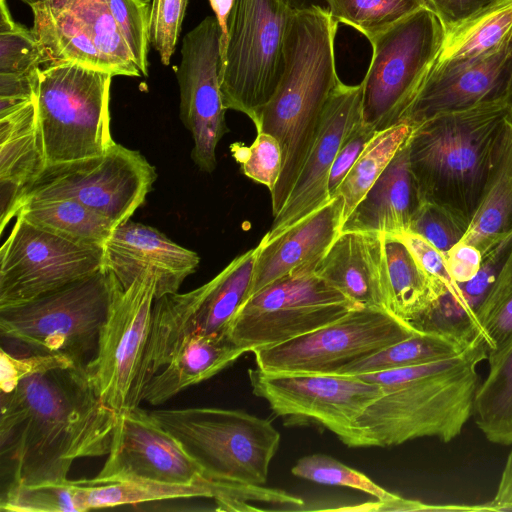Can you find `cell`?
<instances>
[{"label": "cell", "instance_id": "1", "mask_svg": "<svg viewBox=\"0 0 512 512\" xmlns=\"http://www.w3.org/2000/svg\"><path fill=\"white\" fill-rule=\"evenodd\" d=\"M0 391L2 489L65 482L76 460L109 453L116 411L86 364L41 370Z\"/></svg>", "mask_w": 512, "mask_h": 512}, {"label": "cell", "instance_id": "2", "mask_svg": "<svg viewBox=\"0 0 512 512\" xmlns=\"http://www.w3.org/2000/svg\"><path fill=\"white\" fill-rule=\"evenodd\" d=\"M487 356L488 347L476 334L455 356L360 374L382 386L383 393L355 419L342 443L390 447L423 437L444 443L455 439L473 415L477 367Z\"/></svg>", "mask_w": 512, "mask_h": 512}, {"label": "cell", "instance_id": "3", "mask_svg": "<svg viewBox=\"0 0 512 512\" xmlns=\"http://www.w3.org/2000/svg\"><path fill=\"white\" fill-rule=\"evenodd\" d=\"M338 24L327 8L314 3L291 13L282 76L256 129L275 137L282 151L280 177L270 193L273 217L286 203L341 81L334 48Z\"/></svg>", "mask_w": 512, "mask_h": 512}, {"label": "cell", "instance_id": "4", "mask_svg": "<svg viewBox=\"0 0 512 512\" xmlns=\"http://www.w3.org/2000/svg\"><path fill=\"white\" fill-rule=\"evenodd\" d=\"M512 113L506 99L435 115L412 127L410 167L423 202L468 227L498 159Z\"/></svg>", "mask_w": 512, "mask_h": 512}, {"label": "cell", "instance_id": "5", "mask_svg": "<svg viewBox=\"0 0 512 512\" xmlns=\"http://www.w3.org/2000/svg\"><path fill=\"white\" fill-rule=\"evenodd\" d=\"M120 286L103 266L33 299L0 306L1 337L20 351L13 355H60L85 363L96 352L100 330Z\"/></svg>", "mask_w": 512, "mask_h": 512}, {"label": "cell", "instance_id": "6", "mask_svg": "<svg viewBox=\"0 0 512 512\" xmlns=\"http://www.w3.org/2000/svg\"><path fill=\"white\" fill-rule=\"evenodd\" d=\"M195 461L205 480L262 485L280 444L267 419L240 410L195 407L150 411Z\"/></svg>", "mask_w": 512, "mask_h": 512}, {"label": "cell", "instance_id": "7", "mask_svg": "<svg viewBox=\"0 0 512 512\" xmlns=\"http://www.w3.org/2000/svg\"><path fill=\"white\" fill-rule=\"evenodd\" d=\"M292 11L286 0H235L229 17L219 75L223 104L256 129L282 76Z\"/></svg>", "mask_w": 512, "mask_h": 512}, {"label": "cell", "instance_id": "8", "mask_svg": "<svg viewBox=\"0 0 512 512\" xmlns=\"http://www.w3.org/2000/svg\"><path fill=\"white\" fill-rule=\"evenodd\" d=\"M113 77L73 63L41 69L37 110L47 166L101 155L115 143L109 112Z\"/></svg>", "mask_w": 512, "mask_h": 512}, {"label": "cell", "instance_id": "9", "mask_svg": "<svg viewBox=\"0 0 512 512\" xmlns=\"http://www.w3.org/2000/svg\"><path fill=\"white\" fill-rule=\"evenodd\" d=\"M444 28L422 7L368 41L372 54L362 80V121L379 132L403 123L413 100L433 68Z\"/></svg>", "mask_w": 512, "mask_h": 512}, {"label": "cell", "instance_id": "10", "mask_svg": "<svg viewBox=\"0 0 512 512\" xmlns=\"http://www.w3.org/2000/svg\"><path fill=\"white\" fill-rule=\"evenodd\" d=\"M258 245L235 257L202 286L154 302L150 339L141 376L142 389L191 335L229 336L230 325L249 297Z\"/></svg>", "mask_w": 512, "mask_h": 512}, {"label": "cell", "instance_id": "11", "mask_svg": "<svg viewBox=\"0 0 512 512\" xmlns=\"http://www.w3.org/2000/svg\"><path fill=\"white\" fill-rule=\"evenodd\" d=\"M356 307L360 306L315 272L302 271L251 295L236 313L228 335L252 352L316 330Z\"/></svg>", "mask_w": 512, "mask_h": 512}, {"label": "cell", "instance_id": "12", "mask_svg": "<svg viewBox=\"0 0 512 512\" xmlns=\"http://www.w3.org/2000/svg\"><path fill=\"white\" fill-rule=\"evenodd\" d=\"M156 178L154 166L139 151L114 143L101 155L47 166L23 203L30 199H72L117 227L144 204Z\"/></svg>", "mask_w": 512, "mask_h": 512}, {"label": "cell", "instance_id": "13", "mask_svg": "<svg viewBox=\"0 0 512 512\" xmlns=\"http://www.w3.org/2000/svg\"><path fill=\"white\" fill-rule=\"evenodd\" d=\"M156 279L145 272L116 291L96 352L86 369L101 400L115 411L138 407L141 376L150 339Z\"/></svg>", "mask_w": 512, "mask_h": 512}, {"label": "cell", "instance_id": "14", "mask_svg": "<svg viewBox=\"0 0 512 512\" xmlns=\"http://www.w3.org/2000/svg\"><path fill=\"white\" fill-rule=\"evenodd\" d=\"M418 331L384 309L356 307L316 330L252 353L265 372L338 373Z\"/></svg>", "mask_w": 512, "mask_h": 512}, {"label": "cell", "instance_id": "15", "mask_svg": "<svg viewBox=\"0 0 512 512\" xmlns=\"http://www.w3.org/2000/svg\"><path fill=\"white\" fill-rule=\"evenodd\" d=\"M103 266V247L62 238L17 216L0 249V306L33 299Z\"/></svg>", "mask_w": 512, "mask_h": 512}, {"label": "cell", "instance_id": "16", "mask_svg": "<svg viewBox=\"0 0 512 512\" xmlns=\"http://www.w3.org/2000/svg\"><path fill=\"white\" fill-rule=\"evenodd\" d=\"M254 395L263 398L278 416L313 422L342 442L355 419L382 393V386L357 375L338 373H280L248 370Z\"/></svg>", "mask_w": 512, "mask_h": 512}, {"label": "cell", "instance_id": "17", "mask_svg": "<svg viewBox=\"0 0 512 512\" xmlns=\"http://www.w3.org/2000/svg\"><path fill=\"white\" fill-rule=\"evenodd\" d=\"M222 33L217 19L205 17L183 38L176 69L180 91V119L191 132V158L203 172L217 165L216 148L229 131L220 90Z\"/></svg>", "mask_w": 512, "mask_h": 512}, {"label": "cell", "instance_id": "18", "mask_svg": "<svg viewBox=\"0 0 512 512\" xmlns=\"http://www.w3.org/2000/svg\"><path fill=\"white\" fill-rule=\"evenodd\" d=\"M106 461L92 482L148 481L196 484L201 469L180 442L139 406L116 411Z\"/></svg>", "mask_w": 512, "mask_h": 512}, {"label": "cell", "instance_id": "19", "mask_svg": "<svg viewBox=\"0 0 512 512\" xmlns=\"http://www.w3.org/2000/svg\"><path fill=\"white\" fill-rule=\"evenodd\" d=\"M362 118V87L340 81L326 105L321 124L299 176L270 230L268 242L309 216L331 199L328 179L337 152L351 128Z\"/></svg>", "mask_w": 512, "mask_h": 512}, {"label": "cell", "instance_id": "20", "mask_svg": "<svg viewBox=\"0 0 512 512\" xmlns=\"http://www.w3.org/2000/svg\"><path fill=\"white\" fill-rule=\"evenodd\" d=\"M104 267L129 287L145 272L156 279V299L178 292L200 263L199 255L154 227L128 220L112 231L104 246Z\"/></svg>", "mask_w": 512, "mask_h": 512}, {"label": "cell", "instance_id": "21", "mask_svg": "<svg viewBox=\"0 0 512 512\" xmlns=\"http://www.w3.org/2000/svg\"><path fill=\"white\" fill-rule=\"evenodd\" d=\"M512 77V36L482 59L452 72L428 77L403 123L414 127L441 113L506 99Z\"/></svg>", "mask_w": 512, "mask_h": 512}, {"label": "cell", "instance_id": "22", "mask_svg": "<svg viewBox=\"0 0 512 512\" xmlns=\"http://www.w3.org/2000/svg\"><path fill=\"white\" fill-rule=\"evenodd\" d=\"M343 208V198L336 195L272 240H261L249 297L287 275L315 272L317 264L341 232Z\"/></svg>", "mask_w": 512, "mask_h": 512}, {"label": "cell", "instance_id": "23", "mask_svg": "<svg viewBox=\"0 0 512 512\" xmlns=\"http://www.w3.org/2000/svg\"><path fill=\"white\" fill-rule=\"evenodd\" d=\"M315 273L356 305L388 311L384 233L340 232Z\"/></svg>", "mask_w": 512, "mask_h": 512}, {"label": "cell", "instance_id": "24", "mask_svg": "<svg viewBox=\"0 0 512 512\" xmlns=\"http://www.w3.org/2000/svg\"><path fill=\"white\" fill-rule=\"evenodd\" d=\"M47 167L37 98L0 112V231Z\"/></svg>", "mask_w": 512, "mask_h": 512}, {"label": "cell", "instance_id": "25", "mask_svg": "<svg viewBox=\"0 0 512 512\" xmlns=\"http://www.w3.org/2000/svg\"><path fill=\"white\" fill-rule=\"evenodd\" d=\"M407 141L343 222L341 232L397 235L409 230L423 201L410 167Z\"/></svg>", "mask_w": 512, "mask_h": 512}, {"label": "cell", "instance_id": "26", "mask_svg": "<svg viewBox=\"0 0 512 512\" xmlns=\"http://www.w3.org/2000/svg\"><path fill=\"white\" fill-rule=\"evenodd\" d=\"M247 352L229 336L191 335L148 382L142 401L161 405L187 387L213 377Z\"/></svg>", "mask_w": 512, "mask_h": 512}, {"label": "cell", "instance_id": "27", "mask_svg": "<svg viewBox=\"0 0 512 512\" xmlns=\"http://www.w3.org/2000/svg\"><path fill=\"white\" fill-rule=\"evenodd\" d=\"M443 28L439 55L427 78L472 64L498 49L512 36V0H497Z\"/></svg>", "mask_w": 512, "mask_h": 512}, {"label": "cell", "instance_id": "28", "mask_svg": "<svg viewBox=\"0 0 512 512\" xmlns=\"http://www.w3.org/2000/svg\"><path fill=\"white\" fill-rule=\"evenodd\" d=\"M32 30L41 46L43 67L79 64L113 76L124 71L95 46L80 20L68 9H33Z\"/></svg>", "mask_w": 512, "mask_h": 512}, {"label": "cell", "instance_id": "29", "mask_svg": "<svg viewBox=\"0 0 512 512\" xmlns=\"http://www.w3.org/2000/svg\"><path fill=\"white\" fill-rule=\"evenodd\" d=\"M384 247L388 275L387 310L412 325L425 316L448 289L422 269L397 236L384 234Z\"/></svg>", "mask_w": 512, "mask_h": 512}, {"label": "cell", "instance_id": "30", "mask_svg": "<svg viewBox=\"0 0 512 512\" xmlns=\"http://www.w3.org/2000/svg\"><path fill=\"white\" fill-rule=\"evenodd\" d=\"M512 232V118L496 164L460 242L482 254Z\"/></svg>", "mask_w": 512, "mask_h": 512}, {"label": "cell", "instance_id": "31", "mask_svg": "<svg viewBox=\"0 0 512 512\" xmlns=\"http://www.w3.org/2000/svg\"><path fill=\"white\" fill-rule=\"evenodd\" d=\"M489 370L479 383L473 407L478 429L491 443L512 445V335L488 351Z\"/></svg>", "mask_w": 512, "mask_h": 512}, {"label": "cell", "instance_id": "32", "mask_svg": "<svg viewBox=\"0 0 512 512\" xmlns=\"http://www.w3.org/2000/svg\"><path fill=\"white\" fill-rule=\"evenodd\" d=\"M17 216L62 238L90 246L103 247L116 228L108 219L66 198L27 200Z\"/></svg>", "mask_w": 512, "mask_h": 512}, {"label": "cell", "instance_id": "33", "mask_svg": "<svg viewBox=\"0 0 512 512\" xmlns=\"http://www.w3.org/2000/svg\"><path fill=\"white\" fill-rule=\"evenodd\" d=\"M474 337L447 331H418L350 363L338 374H367L449 358L465 350Z\"/></svg>", "mask_w": 512, "mask_h": 512}, {"label": "cell", "instance_id": "34", "mask_svg": "<svg viewBox=\"0 0 512 512\" xmlns=\"http://www.w3.org/2000/svg\"><path fill=\"white\" fill-rule=\"evenodd\" d=\"M79 512L122 505L141 504L185 498H212L207 480L196 484H168L148 481H121L96 483L77 480Z\"/></svg>", "mask_w": 512, "mask_h": 512}, {"label": "cell", "instance_id": "35", "mask_svg": "<svg viewBox=\"0 0 512 512\" xmlns=\"http://www.w3.org/2000/svg\"><path fill=\"white\" fill-rule=\"evenodd\" d=\"M411 132L410 125L401 123L377 132L367 144L336 193L344 201L343 222L379 178Z\"/></svg>", "mask_w": 512, "mask_h": 512}, {"label": "cell", "instance_id": "36", "mask_svg": "<svg viewBox=\"0 0 512 512\" xmlns=\"http://www.w3.org/2000/svg\"><path fill=\"white\" fill-rule=\"evenodd\" d=\"M66 9L80 20L95 46L119 66L125 76L141 75L106 0H70Z\"/></svg>", "mask_w": 512, "mask_h": 512}, {"label": "cell", "instance_id": "37", "mask_svg": "<svg viewBox=\"0 0 512 512\" xmlns=\"http://www.w3.org/2000/svg\"><path fill=\"white\" fill-rule=\"evenodd\" d=\"M332 17L368 40L397 21L428 6L426 0H324Z\"/></svg>", "mask_w": 512, "mask_h": 512}, {"label": "cell", "instance_id": "38", "mask_svg": "<svg viewBox=\"0 0 512 512\" xmlns=\"http://www.w3.org/2000/svg\"><path fill=\"white\" fill-rule=\"evenodd\" d=\"M476 334L492 351L512 335V253L476 311Z\"/></svg>", "mask_w": 512, "mask_h": 512}, {"label": "cell", "instance_id": "39", "mask_svg": "<svg viewBox=\"0 0 512 512\" xmlns=\"http://www.w3.org/2000/svg\"><path fill=\"white\" fill-rule=\"evenodd\" d=\"M43 63V52L32 28L17 22L7 0H0V73H29L42 69Z\"/></svg>", "mask_w": 512, "mask_h": 512}, {"label": "cell", "instance_id": "40", "mask_svg": "<svg viewBox=\"0 0 512 512\" xmlns=\"http://www.w3.org/2000/svg\"><path fill=\"white\" fill-rule=\"evenodd\" d=\"M77 482L35 486L13 485L1 490L0 508L10 512H79Z\"/></svg>", "mask_w": 512, "mask_h": 512}, {"label": "cell", "instance_id": "41", "mask_svg": "<svg viewBox=\"0 0 512 512\" xmlns=\"http://www.w3.org/2000/svg\"><path fill=\"white\" fill-rule=\"evenodd\" d=\"M291 472L299 478L315 483L356 489L370 494L379 501H389L398 496L386 491L360 471L325 454H312L300 458Z\"/></svg>", "mask_w": 512, "mask_h": 512}, {"label": "cell", "instance_id": "42", "mask_svg": "<svg viewBox=\"0 0 512 512\" xmlns=\"http://www.w3.org/2000/svg\"><path fill=\"white\" fill-rule=\"evenodd\" d=\"M231 152L246 177L266 186L270 193L274 190L282 169V151L275 137L257 132L251 145L234 143Z\"/></svg>", "mask_w": 512, "mask_h": 512}, {"label": "cell", "instance_id": "43", "mask_svg": "<svg viewBox=\"0 0 512 512\" xmlns=\"http://www.w3.org/2000/svg\"><path fill=\"white\" fill-rule=\"evenodd\" d=\"M141 75H148L149 0H106Z\"/></svg>", "mask_w": 512, "mask_h": 512}, {"label": "cell", "instance_id": "44", "mask_svg": "<svg viewBox=\"0 0 512 512\" xmlns=\"http://www.w3.org/2000/svg\"><path fill=\"white\" fill-rule=\"evenodd\" d=\"M468 226L446 209L423 202L412 219L408 232L425 239L443 256L465 235Z\"/></svg>", "mask_w": 512, "mask_h": 512}, {"label": "cell", "instance_id": "45", "mask_svg": "<svg viewBox=\"0 0 512 512\" xmlns=\"http://www.w3.org/2000/svg\"><path fill=\"white\" fill-rule=\"evenodd\" d=\"M188 0H152L150 10V45L156 50L163 65L170 64Z\"/></svg>", "mask_w": 512, "mask_h": 512}, {"label": "cell", "instance_id": "46", "mask_svg": "<svg viewBox=\"0 0 512 512\" xmlns=\"http://www.w3.org/2000/svg\"><path fill=\"white\" fill-rule=\"evenodd\" d=\"M395 236L407 246L422 269L434 281L444 285L453 300L465 308L460 288L451 278L443 254L417 234L407 231Z\"/></svg>", "mask_w": 512, "mask_h": 512}, {"label": "cell", "instance_id": "47", "mask_svg": "<svg viewBox=\"0 0 512 512\" xmlns=\"http://www.w3.org/2000/svg\"><path fill=\"white\" fill-rule=\"evenodd\" d=\"M376 133L377 131L365 124L362 118L348 132L330 170L328 179L330 199L335 197L339 186Z\"/></svg>", "mask_w": 512, "mask_h": 512}, {"label": "cell", "instance_id": "48", "mask_svg": "<svg viewBox=\"0 0 512 512\" xmlns=\"http://www.w3.org/2000/svg\"><path fill=\"white\" fill-rule=\"evenodd\" d=\"M72 363L81 362L60 355H13L1 348L0 387L10 385L32 373Z\"/></svg>", "mask_w": 512, "mask_h": 512}, {"label": "cell", "instance_id": "49", "mask_svg": "<svg viewBox=\"0 0 512 512\" xmlns=\"http://www.w3.org/2000/svg\"><path fill=\"white\" fill-rule=\"evenodd\" d=\"M444 259L454 282L464 283L470 281L479 272L482 253L472 245L459 242L444 255Z\"/></svg>", "mask_w": 512, "mask_h": 512}, {"label": "cell", "instance_id": "50", "mask_svg": "<svg viewBox=\"0 0 512 512\" xmlns=\"http://www.w3.org/2000/svg\"><path fill=\"white\" fill-rule=\"evenodd\" d=\"M497 0H426L442 25L463 20Z\"/></svg>", "mask_w": 512, "mask_h": 512}, {"label": "cell", "instance_id": "51", "mask_svg": "<svg viewBox=\"0 0 512 512\" xmlns=\"http://www.w3.org/2000/svg\"><path fill=\"white\" fill-rule=\"evenodd\" d=\"M487 504L492 511H509L512 506V449L508 453L495 496Z\"/></svg>", "mask_w": 512, "mask_h": 512}, {"label": "cell", "instance_id": "52", "mask_svg": "<svg viewBox=\"0 0 512 512\" xmlns=\"http://www.w3.org/2000/svg\"><path fill=\"white\" fill-rule=\"evenodd\" d=\"M235 0H209L222 33V43L227 35L228 21Z\"/></svg>", "mask_w": 512, "mask_h": 512}, {"label": "cell", "instance_id": "53", "mask_svg": "<svg viewBox=\"0 0 512 512\" xmlns=\"http://www.w3.org/2000/svg\"><path fill=\"white\" fill-rule=\"evenodd\" d=\"M27 4L31 10L33 9H51V10H62L65 9L70 0H20Z\"/></svg>", "mask_w": 512, "mask_h": 512}, {"label": "cell", "instance_id": "54", "mask_svg": "<svg viewBox=\"0 0 512 512\" xmlns=\"http://www.w3.org/2000/svg\"><path fill=\"white\" fill-rule=\"evenodd\" d=\"M309 1L310 0H286L291 9L304 8L311 4Z\"/></svg>", "mask_w": 512, "mask_h": 512}, {"label": "cell", "instance_id": "55", "mask_svg": "<svg viewBox=\"0 0 512 512\" xmlns=\"http://www.w3.org/2000/svg\"><path fill=\"white\" fill-rule=\"evenodd\" d=\"M506 101H507V103L510 107L511 113H512V77L510 80V84H509V88H508V92H507V96H506Z\"/></svg>", "mask_w": 512, "mask_h": 512}, {"label": "cell", "instance_id": "56", "mask_svg": "<svg viewBox=\"0 0 512 512\" xmlns=\"http://www.w3.org/2000/svg\"><path fill=\"white\" fill-rule=\"evenodd\" d=\"M509 511H512V506L510 507V510Z\"/></svg>", "mask_w": 512, "mask_h": 512}]
</instances>
